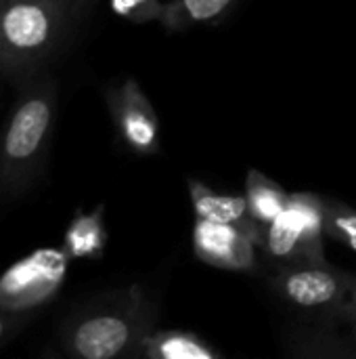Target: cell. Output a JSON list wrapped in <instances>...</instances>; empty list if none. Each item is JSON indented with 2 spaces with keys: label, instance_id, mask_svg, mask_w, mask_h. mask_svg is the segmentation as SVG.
I'll use <instances>...</instances> for the list:
<instances>
[{
  "label": "cell",
  "instance_id": "1",
  "mask_svg": "<svg viewBox=\"0 0 356 359\" xmlns=\"http://www.w3.org/2000/svg\"><path fill=\"white\" fill-rule=\"evenodd\" d=\"M57 120V82L34 74L19 82V95L0 133V202L23 198L38 181Z\"/></svg>",
  "mask_w": 356,
  "mask_h": 359
},
{
  "label": "cell",
  "instance_id": "2",
  "mask_svg": "<svg viewBox=\"0 0 356 359\" xmlns=\"http://www.w3.org/2000/svg\"><path fill=\"white\" fill-rule=\"evenodd\" d=\"M151 326L153 307L134 286L76 309L61 324V347L76 359L141 358Z\"/></svg>",
  "mask_w": 356,
  "mask_h": 359
},
{
  "label": "cell",
  "instance_id": "3",
  "mask_svg": "<svg viewBox=\"0 0 356 359\" xmlns=\"http://www.w3.org/2000/svg\"><path fill=\"white\" fill-rule=\"evenodd\" d=\"M71 17L59 0H0V74L29 78L59 50Z\"/></svg>",
  "mask_w": 356,
  "mask_h": 359
},
{
  "label": "cell",
  "instance_id": "4",
  "mask_svg": "<svg viewBox=\"0 0 356 359\" xmlns=\"http://www.w3.org/2000/svg\"><path fill=\"white\" fill-rule=\"evenodd\" d=\"M325 200L313 194H290L285 210L264 229L262 248L285 265L323 263Z\"/></svg>",
  "mask_w": 356,
  "mask_h": 359
},
{
  "label": "cell",
  "instance_id": "5",
  "mask_svg": "<svg viewBox=\"0 0 356 359\" xmlns=\"http://www.w3.org/2000/svg\"><path fill=\"white\" fill-rule=\"evenodd\" d=\"M69 261L63 248H38L21 257L0 276V307L38 311L59 294Z\"/></svg>",
  "mask_w": 356,
  "mask_h": 359
},
{
  "label": "cell",
  "instance_id": "6",
  "mask_svg": "<svg viewBox=\"0 0 356 359\" xmlns=\"http://www.w3.org/2000/svg\"><path fill=\"white\" fill-rule=\"evenodd\" d=\"M356 278L323 263L287 265L273 282L275 292L300 309H340L346 305Z\"/></svg>",
  "mask_w": 356,
  "mask_h": 359
},
{
  "label": "cell",
  "instance_id": "7",
  "mask_svg": "<svg viewBox=\"0 0 356 359\" xmlns=\"http://www.w3.org/2000/svg\"><path fill=\"white\" fill-rule=\"evenodd\" d=\"M120 141L141 156H151L159 147V122L153 103L134 78L124 80L105 93Z\"/></svg>",
  "mask_w": 356,
  "mask_h": 359
},
{
  "label": "cell",
  "instance_id": "8",
  "mask_svg": "<svg viewBox=\"0 0 356 359\" xmlns=\"http://www.w3.org/2000/svg\"><path fill=\"white\" fill-rule=\"evenodd\" d=\"M254 242L248 233L233 225L212 223L206 219L195 221L193 229V250L195 257L212 267L248 271L256 265Z\"/></svg>",
  "mask_w": 356,
  "mask_h": 359
},
{
  "label": "cell",
  "instance_id": "9",
  "mask_svg": "<svg viewBox=\"0 0 356 359\" xmlns=\"http://www.w3.org/2000/svg\"><path fill=\"white\" fill-rule=\"evenodd\" d=\"M189 194H191V202H193L197 219L233 225V227L241 229L243 233H248L256 246H262L264 227L252 217L248 200L243 196L218 194L195 179H189Z\"/></svg>",
  "mask_w": 356,
  "mask_h": 359
},
{
  "label": "cell",
  "instance_id": "10",
  "mask_svg": "<svg viewBox=\"0 0 356 359\" xmlns=\"http://www.w3.org/2000/svg\"><path fill=\"white\" fill-rule=\"evenodd\" d=\"M103 206L94 210H76L63 236V250L71 261H97L103 257L107 246V227L103 219Z\"/></svg>",
  "mask_w": 356,
  "mask_h": 359
},
{
  "label": "cell",
  "instance_id": "11",
  "mask_svg": "<svg viewBox=\"0 0 356 359\" xmlns=\"http://www.w3.org/2000/svg\"><path fill=\"white\" fill-rule=\"evenodd\" d=\"M141 358L147 359H218L220 353L191 332L159 330L149 332L141 347Z\"/></svg>",
  "mask_w": 356,
  "mask_h": 359
},
{
  "label": "cell",
  "instance_id": "12",
  "mask_svg": "<svg viewBox=\"0 0 356 359\" xmlns=\"http://www.w3.org/2000/svg\"><path fill=\"white\" fill-rule=\"evenodd\" d=\"M245 200L252 217L266 229L287 206L290 194L260 170H250L245 179Z\"/></svg>",
  "mask_w": 356,
  "mask_h": 359
},
{
  "label": "cell",
  "instance_id": "13",
  "mask_svg": "<svg viewBox=\"0 0 356 359\" xmlns=\"http://www.w3.org/2000/svg\"><path fill=\"white\" fill-rule=\"evenodd\" d=\"M235 0H172L164 4L159 23L166 29H187L222 17Z\"/></svg>",
  "mask_w": 356,
  "mask_h": 359
},
{
  "label": "cell",
  "instance_id": "14",
  "mask_svg": "<svg viewBox=\"0 0 356 359\" xmlns=\"http://www.w3.org/2000/svg\"><path fill=\"white\" fill-rule=\"evenodd\" d=\"M325 236L356 250L355 208H350L342 202H336V200H325Z\"/></svg>",
  "mask_w": 356,
  "mask_h": 359
},
{
  "label": "cell",
  "instance_id": "15",
  "mask_svg": "<svg viewBox=\"0 0 356 359\" xmlns=\"http://www.w3.org/2000/svg\"><path fill=\"white\" fill-rule=\"evenodd\" d=\"M115 15L130 23H151L159 21L164 13V2L159 0H109Z\"/></svg>",
  "mask_w": 356,
  "mask_h": 359
},
{
  "label": "cell",
  "instance_id": "16",
  "mask_svg": "<svg viewBox=\"0 0 356 359\" xmlns=\"http://www.w3.org/2000/svg\"><path fill=\"white\" fill-rule=\"evenodd\" d=\"M31 316L34 311H10L0 307V347L25 328Z\"/></svg>",
  "mask_w": 356,
  "mask_h": 359
},
{
  "label": "cell",
  "instance_id": "17",
  "mask_svg": "<svg viewBox=\"0 0 356 359\" xmlns=\"http://www.w3.org/2000/svg\"><path fill=\"white\" fill-rule=\"evenodd\" d=\"M342 313L355 324L356 328V284L355 288H353V292H350V297H348V301H346V305L342 307Z\"/></svg>",
  "mask_w": 356,
  "mask_h": 359
},
{
  "label": "cell",
  "instance_id": "18",
  "mask_svg": "<svg viewBox=\"0 0 356 359\" xmlns=\"http://www.w3.org/2000/svg\"><path fill=\"white\" fill-rule=\"evenodd\" d=\"M63 6H65V11L69 13V17L73 19L78 13H82L84 11V6L88 4V0H59Z\"/></svg>",
  "mask_w": 356,
  "mask_h": 359
},
{
  "label": "cell",
  "instance_id": "19",
  "mask_svg": "<svg viewBox=\"0 0 356 359\" xmlns=\"http://www.w3.org/2000/svg\"><path fill=\"white\" fill-rule=\"evenodd\" d=\"M355 334H356V328H355Z\"/></svg>",
  "mask_w": 356,
  "mask_h": 359
}]
</instances>
